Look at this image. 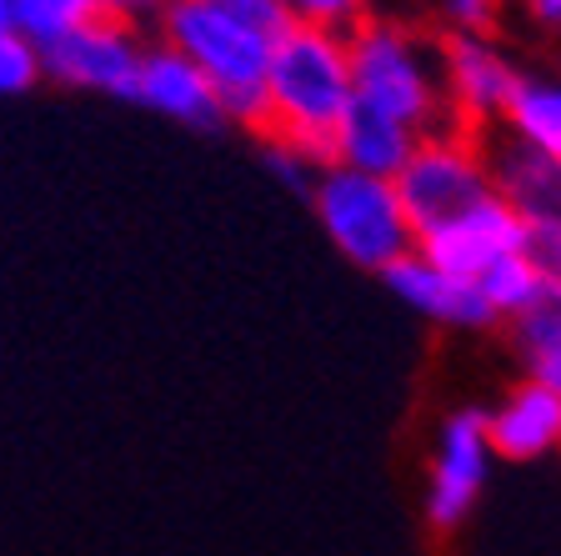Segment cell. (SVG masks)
Wrapping results in <instances>:
<instances>
[{"label":"cell","instance_id":"1","mask_svg":"<svg viewBox=\"0 0 561 556\" xmlns=\"http://www.w3.org/2000/svg\"><path fill=\"white\" fill-rule=\"evenodd\" d=\"M351 111V56L346 31L327 25H286L266 66V126L261 136L296 146L327 166L331 136Z\"/></svg>","mask_w":561,"mask_h":556},{"label":"cell","instance_id":"2","mask_svg":"<svg viewBox=\"0 0 561 556\" xmlns=\"http://www.w3.org/2000/svg\"><path fill=\"white\" fill-rule=\"evenodd\" d=\"M156 35L210 81L226 126H266V66L276 35H266L221 0H165V11L156 15Z\"/></svg>","mask_w":561,"mask_h":556},{"label":"cell","instance_id":"3","mask_svg":"<svg viewBox=\"0 0 561 556\" xmlns=\"http://www.w3.org/2000/svg\"><path fill=\"white\" fill-rule=\"evenodd\" d=\"M351 56V101L401 121L416 136L456 131L442 86V46L401 21H356L346 31Z\"/></svg>","mask_w":561,"mask_h":556},{"label":"cell","instance_id":"4","mask_svg":"<svg viewBox=\"0 0 561 556\" xmlns=\"http://www.w3.org/2000/svg\"><path fill=\"white\" fill-rule=\"evenodd\" d=\"M306 201H311V216L327 231V241L351 266L371 271V276L391 271L401 256L416 251V231L401 211L397 185L381 181V175H362L327 161Z\"/></svg>","mask_w":561,"mask_h":556},{"label":"cell","instance_id":"5","mask_svg":"<svg viewBox=\"0 0 561 556\" xmlns=\"http://www.w3.org/2000/svg\"><path fill=\"white\" fill-rule=\"evenodd\" d=\"M401 211H407L411 231L432 236L451 220H461L467 211L486 206L496 191H491V171H486V151H481V136L467 131H436V136H421L411 161L401 166L397 181Z\"/></svg>","mask_w":561,"mask_h":556},{"label":"cell","instance_id":"6","mask_svg":"<svg viewBox=\"0 0 561 556\" xmlns=\"http://www.w3.org/2000/svg\"><path fill=\"white\" fill-rule=\"evenodd\" d=\"M140 41L136 25L116 21V15H95V21L66 31L60 41L41 46V76L60 91H91V95H116L130 101L140 76Z\"/></svg>","mask_w":561,"mask_h":556},{"label":"cell","instance_id":"7","mask_svg":"<svg viewBox=\"0 0 561 556\" xmlns=\"http://www.w3.org/2000/svg\"><path fill=\"white\" fill-rule=\"evenodd\" d=\"M516 81H522V70L486 35L456 31L442 41V86H446V111H451L456 131L491 136L502 126L506 105H512Z\"/></svg>","mask_w":561,"mask_h":556},{"label":"cell","instance_id":"8","mask_svg":"<svg viewBox=\"0 0 561 556\" xmlns=\"http://www.w3.org/2000/svg\"><path fill=\"white\" fill-rule=\"evenodd\" d=\"M491 452L486 441V411H451L436 431V452L426 466V522L432 532H456L471 517V507L486 491L491 476Z\"/></svg>","mask_w":561,"mask_h":556},{"label":"cell","instance_id":"9","mask_svg":"<svg viewBox=\"0 0 561 556\" xmlns=\"http://www.w3.org/2000/svg\"><path fill=\"white\" fill-rule=\"evenodd\" d=\"M481 151H486L496 201L522 220L526 231H561V161L512 140L506 131L481 136Z\"/></svg>","mask_w":561,"mask_h":556},{"label":"cell","instance_id":"10","mask_svg":"<svg viewBox=\"0 0 561 556\" xmlns=\"http://www.w3.org/2000/svg\"><path fill=\"white\" fill-rule=\"evenodd\" d=\"M416 251L426 256L436 271H446L451 281H467L471 286V281L486 266H496L502 256L526 251V226L491 196L486 206L467 211L461 220H451V226H442V231H432V236H421Z\"/></svg>","mask_w":561,"mask_h":556},{"label":"cell","instance_id":"11","mask_svg":"<svg viewBox=\"0 0 561 556\" xmlns=\"http://www.w3.org/2000/svg\"><path fill=\"white\" fill-rule=\"evenodd\" d=\"M130 101L165 121H175V126H186V131H221L226 126L221 101H216L210 81L181 50L161 46V41H151L146 56H140V76H136Z\"/></svg>","mask_w":561,"mask_h":556},{"label":"cell","instance_id":"12","mask_svg":"<svg viewBox=\"0 0 561 556\" xmlns=\"http://www.w3.org/2000/svg\"><path fill=\"white\" fill-rule=\"evenodd\" d=\"M381 281L391 286V296H397L401 306H411L416 316H426V321H436V326H456V331H486V326H496V316L481 302L477 286L451 281L421 251L401 256L391 271H381Z\"/></svg>","mask_w":561,"mask_h":556},{"label":"cell","instance_id":"13","mask_svg":"<svg viewBox=\"0 0 561 556\" xmlns=\"http://www.w3.org/2000/svg\"><path fill=\"white\" fill-rule=\"evenodd\" d=\"M486 441L506 462H541V456L561 452V396L522 376L486 411Z\"/></svg>","mask_w":561,"mask_h":556},{"label":"cell","instance_id":"14","mask_svg":"<svg viewBox=\"0 0 561 556\" xmlns=\"http://www.w3.org/2000/svg\"><path fill=\"white\" fill-rule=\"evenodd\" d=\"M416 131H407L401 121L381 116L371 105L351 101V111L341 116L336 136H331V166H346V171H362V175H381V181H397L401 166L411 161L416 151Z\"/></svg>","mask_w":561,"mask_h":556},{"label":"cell","instance_id":"15","mask_svg":"<svg viewBox=\"0 0 561 556\" xmlns=\"http://www.w3.org/2000/svg\"><path fill=\"white\" fill-rule=\"evenodd\" d=\"M512 140L531 146V151L561 161V76H537V70H522L516 95L506 105L502 126Z\"/></svg>","mask_w":561,"mask_h":556},{"label":"cell","instance_id":"16","mask_svg":"<svg viewBox=\"0 0 561 556\" xmlns=\"http://www.w3.org/2000/svg\"><path fill=\"white\" fill-rule=\"evenodd\" d=\"M512 341L526 366V382H541L547 392L561 396V286H547L516 316Z\"/></svg>","mask_w":561,"mask_h":556},{"label":"cell","instance_id":"17","mask_svg":"<svg viewBox=\"0 0 561 556\" xmlns=\"http://www.w3.org/2000/svg\"><path fill=\"white\" fill-rule=\"evenodd\" d=\"M471 286L481 291V302L491 306V316H496V321H516V316H522L526 306H531L541 291H547V281L537 276L531 256H526V251H512V256H502L496 266L481 271Z\"/></svg>","mask_w":561,"mask_h":556},{"label":"cell","instance_id":"18","mask_svg":"<svg viewBox=\"0 0 561 556\" xmlns=\"http://www.w3.org/2000/svg\"><path fill=\"white\" fill-rule=\"evenodd\" d=\"M95 15H101V0H11V15H5V21H11L25 41L50 46V41H60L66 31L95 21Z\"/></svg>","mask_w":561,"mask_h":556},{"label":"cell","instance_id":"19","mask_svg":"<svg viewBox=\"0 0 561 556\" xmlns=\"http://www.w3.org/2000/svg\"><path fill=\"white\" fill-rule=\"evenodd\" d=\"M41 81V46L25 41L15 25H0V95H25Z\"/></svg>","mask_w":561,"mask_h":556},{"label":"cell","instance_id":"20","mask_svg":"<svg viewBox=\"0 0 561 556\" xmlns=\"http://www.w3.org/2000/svg\"><path fill=\"white\" fill-rule=\"evenodd\" d=\"M296 25H327V31H351L366 15V0H280Z\"/></svg>","mask_w":561,"mask_h":556},{"label":"cell","instance_id":"21","mask_svg":"<svg viewBox=\"0 0 561 556\" xmlns=\"http://www.w3.org/2000/svg\"><path fill=\"white\" fill-rule=\"evenodd\" d=\"M266 166L276 181H286L291 191H301V196H311L316 175H321V161H311V156L296 151V146H280V140H266Z\"/></svg>","mask_w":561,"mask_h":556},{"label":"cell","instance_id":"22","mask_svg":"<svg viewBox=\"0 0 561 556\" xmlns=\"http://www.w3.org/2000/svg\"><path fill=\"white\" fill-rule=\"evenodd\" d=\"M526 256L547 286H561V231H526Z\"/></svg>","mask_w":561,"mask_h":556},{"label":"cell","instance_id":"23","mask_svg":"<svg viewBox=\"0 0 561 556\" xmlns=\"http://www.w3.org/2000/svg\"><path fill=\"white\" fill-rule=\"evenodd\" d=\"M496 5L502 0H446V15L456 21V31H486L491 21H496Z\"/></svg>","mask_w":561,"mask_h":556},{"label":"cell","instance_id":"24","mask_svg":"<svg viewBox=\"0 0 561 556\" xmlns=\"http://www.w3.org/2000/svg\"><path fill=\"white\" fill-rule=\"evenodd\" d=\"M165 11V0H101V15H116V21H126V25H146V21H156V15Z\"/></svg>","mask_w":561,"mask_h":556},{"label":"cell","instance_id":"25","mask_svg":"<svg viewBox=\"0 0 561 556\" xmlns=\"http://www.w3.org/2000/svg\"><path fill=\"white\" fill-rule=\"evenodd\" d=\"M526 5H531V15L541 25H561V0H526Z\"/></svg>","mask_w":561,"mask_h":556},{"label":"cell","instance_id":"26","mask_svg":"<svg viewBox=\"0 0 561 556\" xmlns=\"http://www.w3.org/2000/svg\"><path fill=\"white\" fill-rule=\"evenodd\" d=\"M5 15H11V0H0V25H11Z\"/></svg>","mask_w":561,"mask_h":556}]
</instances>
